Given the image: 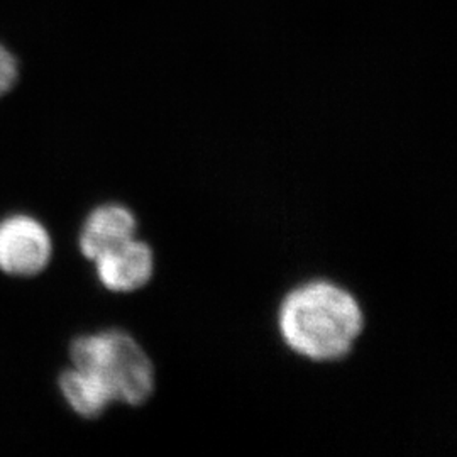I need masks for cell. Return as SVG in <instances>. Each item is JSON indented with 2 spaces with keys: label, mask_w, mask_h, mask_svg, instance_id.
I'll use <instances>...</instances> for the list:
<instances>
[{
  "label": "cell",
  "mask_w": 457,
  "mask_h": 457,
  "mask_svg": "<svg viewBox=\"0 0 457 457\" xmlns=\"http://www.w3.org/2000/svg\"><path fill=\"white\" fill-rule=\"evenodd\" d=\"M285 341L312 360H336L360 336L362 315L349 294L328 283H312L290 295L281 309Z\"/></svg>",
  "instance_id": "cell-1"
},
{
  "label": "cell",
  "mask_w": 457,
  "mask_h": 457,
  "mask_svg": "<svg viewBox=\"0 0 457 457\" xmlns=\"http://www.w3.org/2000/svg\"><path fill=\"white\" fill-rule=\"evenodd\" d=\"M75 370L97 378L112 400L139 405L153 392V366L145 351L124 332L79 337L70 347Z\"/></svg>",
  "instance_id": "cell-2"
},
{
  "label": "cell",
  "mask_w": 457,
  "mask_h": 457,
  "mask_svg": "<svg viewBox=\"0 0 457 457\" xmlns=\"http://www.w3.org/2000/svg\"><path fill=\"white\" fill-rule=\"evenodd\" d=\"M48 230L29 215L0 222V271L12 277H36L51 260Z\"/></svg>",
  "instance_id": "cell-3"
},
{
  "label": "cell",
  "mask_w": 457,
  "mask_h": 457,
  "mask_svg": "<svg viewBox=\"0 0 457 457\" xmlns=\"http://www.w3.org/2000/svg\"><path fill=\"white\" fill-rule=\"evenodd\" d=\"M97 275L112 292H131L146 283L153 273V254L143 243L128 241L96 260Z\"/></svg>",
  "instance_id": "cell-4"
},
{
  "label": "cell",
  "mask_w": 457,
  "mask_h": 457,
  "mask_svg": "<svg viewBox=\"0 0 457 457\" xmlns=\"http://www.w3.org/2000/svg\"><path fill=\"white\" fill-rule=\"evenodd\" d=\"M136 230L132 213L119 205H105L90 213L80 234V249L88 260H97L117 245L131 241Z\"/></svg>",
  "instance_id": "cell-5"
},
{
  "label": "cell",
  "mask_w": 457,
  "mask_h": 457,
  "mask_svg": "<svg viewBox=\"0 0 457 457\" xmlns=\"http://www.w3.org/2000/svg\"><path fill=\"white\" fill-rule=\"evenodd\" d=\"M60 390L68 405L85 419H96L114 402L97 378L75 368L60 378Z\"/></svg>",
  "instance_id": "cell-6"
},
{
  "label": "cell",
  "mask_w": 457,
  "mask_h": 457,
  "mask_svg": "<svg viewBox=\"0 0 457 457\" xmlns=\"http://www.w3.org/2000/svg\"><path fill=\"white\" fill-rule=\"evenodd\" d=\"M19 80V63L11 49L0 45V98L9 94Z\"/></svg>",
  "instance_id": "cell-7"
}]
</instances>
